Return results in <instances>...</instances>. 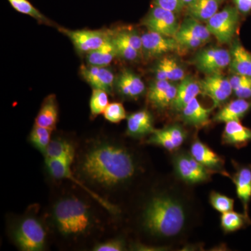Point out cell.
Returning a JSON list of instances; mask_svg holds the SVG:
<instances>
[{"mask_svg":"<svg viewBox=\"0 0 251 251\" xmlns=\"http://www.w3.org/2000/svg\"><path fill=\"white\" fill-rule=\"evenodd\" d=\"M108 93L105 91L93 89L90 102L91 115L98 116L103 114L109 105Z\"/></svg>","mask_w":251,"mask_h":251,"instance_id":"35","label":"cell"},{"mask_svg":"<svg viewBox=\"0 0 251 251\" xmlns=\"http://www.w3.org/2000/svg\"><path fill=\"white\" fill-rule=\"evenodd\" d=\"M224 0H195L188 5L187 14L189 17L199 21H207L219 11Z\"/></svg>","mask_w":251,"mask_h":251,"instance_id":"27","label":"cell"},{"mask_svg":"<svg viewBox=\"0 0 251 251\" xmlns=\"http://www.w3.org/2000/svg\"><path fill=\"white\" fill-rule=\"evenodd\" d=\"M113 34L103 45L86 54L87 64L98 67H108L114 59L117 57Z\"/></svg>","mask_w":251,"mask_h":251,"instance_id":"23","label":"cell"},{"mask_svg":"<svg viewBox=\"0 0 251 251\" xmlns=\"http://www.w3.org/2000/svg\"><path fill=\"white\" fill-rule=\"evenodd\" d=\"M211 111L212 109L204 108L196 98L189 102L181 112L183 121L185 123L201 127L209 123Z\"/></svg>","mask_w":251,"mask_h":251,"instance_id":"21","label":"cell"},{"mask_svg":"<svg viewBox=\"0 0 251 251\" xmlns=\"http://www.w3.org/2000/svg\"><path fill=\"white\" fill-rule=\"evenodd\" d=\"M143 57L151 59L164 54L179 50L181 49L174 37L162 35L148 30L141 34Z\"/></svg>","mask_w":251,"mask_h":251,"instance_id":"9","label":"cell"},{"mask_svg":"<svg viewBox=\"0 0 251 251\" xmlns=\"http://www.w3.org/2000/svg\"><path fill=\"white\" fill-rule=\"evenodd\" d=\"M238 198L244 206L245 215H248V206L251 199V167L243 166L237 170L233 177Z\"/></svg>","mask_w":251,"mask_h":251,"instance_id":"26","label":"cell"},{"mask_svg":"<svg viewBox=\"0 0 251 251\" xmlns=\"http://www.w3.org/2000/svg\"><path fill=\"white\" fill-rule=\"evenodd\" d=\"M113 41L116 47L117 57H120L124 60L128 61V62H134L139 59L140 57H143V54L140 51L135 49L133 46L126 42L121 38L118 37L115 34V31H114Z\"/></svg>","mask_w":251,"mask_h":251,"instance_id":"34","label":"cell"},{"mask_svg":"<svg viewBox=\"0 0 251 251\" xmlns=\"http://www.w3.org/2000/svg\"><path fill=\"white\" fill-rule=\"evenodd\" d=\"M249 217L245 214H241L235 211H229L224 213L221 217V224L223 229L226 232H235L242 228L246 222H249Z\"/></svg>","mask_w":251,"mask_h":251,"instance_id":"31","label":"cell"},{"mask_svg":"<svg viewBox=\"0 0 251 251\" xmlns=\"http://www.w3.org/2000/svg\"><path fill=\"white\" fill-rule=\"evenodd\" d=\"M52 130L34 125L31 130L29 140L33 146L42 153H45L46 149L51 140V133Z\"/></svg>","mask_w":251,"mask_h":251,"instance_id":"32","label":"cell"},{"mask_svg":"<svg viewBox=\"0 0 251 251\" xmlns=\"http://www.w3.org/2000/svg\"><path fill=\"white\" fill-rule=\"evenodd\" d=\"M251 108V103L247 99H239L226 105L214 117V121L226 122L240 121Z\"/></svg>","mask_w":251,"mask_h":251,"instance_id":"22","label":"cell"},{"mask_svg":"<svg viewBox=\"0 0 251 251\" xmlns=\"http://www.w3.org/2000/svg\"><path fill=\"white\" fill-rule=\"evenodd\" d=\"M148 143L158 145L168 151H172L176 150L175 144L172 141L171 138H170L169 135L167 133L165 128L153 130V133L151 134V137L148 140Z\"/></svg>","mask_w":251,"mask_h":251,"instance_id":"38","label":"cell"},{"mask_svg":"<svg viewBox=\"0 0 251 251\" xmlns=\"http://www.w3.org/2000/svg\"><path fill=\"white\" fill-rule=\"evenodd\" d=\"M239 12L237 7L226 6L206 21V27L220 44H229L232 41L239 24Z\"/></svg>","mask_w":251,"mask_h":251,"instance_id":"5","label":"cell"},{"mask_svg":"<svg viewBox=\"0 0 251 251\" xmlns=\"http://www.w3.org/2000/svg\"><path fill=\"white\" fill-rule=\"evenodd\" d=\"M199 82L201 93L212 100L214 107L220 106L224 103L233 92L229 79L221 74L207 75Z\"/></svg>","mask_w":251,"mask_h":251,"instance_id":"11","label":"cell"},{"mask_svg":"<svg viewBox=\"0 0 251 251\" xmlns=\"http://www.w3.org/2000/svg\"><path fill=\"white\" fill-rule=\"evenodd\" d=\"M211 206L219 212L224 213L232 211L234 209V201L232 198L217 192H212L209 196Z\"/></svg>","mask_w":251,"mask_h":251,"instance_id":"36","label":"cell"},{"mask_svg":"<svg viewBox=\"0 0 251 251\" xmlns=\"http://www.w3.org/2000/svg\"><path fill=\"white\" fill-rule=\"evenodd\" d=\"M115 34L121 38L126 42L138 50L143 54V44H142L141 35L133 29H123L120 31H115Z\"/></svg>","mask_w":251,"mask_h":251,"instance_id":"39","label":"cell"},{"mask_svg":"<svg viewBox=\"0 0 251 251\" xmlns=\"http://www.w3.org/2000/svg\"><path fill=\"white\" fill-rule=\"evenodd\" d=\"M148 30L162 35L174 37L179 29L176 14L168 10L153 6L142 21Z\"/></svg>","mask_w":251,"mask_h":251,"instance_id":"7","label":"cell"},{"mask_svg":"<svg viewBox=\"0 0 251 251\" xmlns=\"http://www.w3.org/2000/svg\"><path fill=\"white\" fill-rule=\"evenodd\" d=\"M115 88L125 98L138 99L145 93L146 86L140 75L129 69H125L116 77Z\"/></svg>","mask_w":251,"mask_h":251,"instance_id":"15","label":"cell"},{"mask_svg":"<svg viewBox=\"0 0 251 251\" xmlns=\"http://www.w3.org/2000/svg\"><path fill=\"white\" fill-rule=\"evenodd\" d=\"M251 141V129L242 125L240 121L226 122L223 133V142L237 148L246 146Z\"/></svg>","mask_w":251,"mask_h":251,"instance_id":"20","label":"cell"},{"mask_svg":"<svg viewBox=\"0 0 251 251\" xmlns=\"http://www.w3.org/2000/svg\"><path fill=\"white\" fill-rule=\"evenodd\" d=\"M174 38L182 49H196L204 44V43L200 39L179 30L175 34Z\"/></svg>","mask_w":251,"mask_h":251,"instance_id":"40","label":"cell"},{"mask_svg":"<svg viewBox=\"0 0 251 251\" xmlns=\"http://www.w3.org/2000/svg\"><path fill=\"white\" fill-rule=\"evenodd\" d=\"M233 93L239 99L251 98V77L232 74L229 77Z\"/></svg>","mask_w":251,"mask_h":251,"instance_id":"33","label":"cell"},{"mask_svg":"<svg viewBox=\"0 0 251 251\" xmlns=\"http://www.w3.org/2000/svg\"><path fill=\"white\" fill-rule=\"evenodd\" d=\"M179 31L187 33L196 39H200L203 43L207 42L211 34L206 26L200 23V21L191 17L186 18L179 26Z\"/></svg>","mask_w":251,"mask_h":251,"instance_id":"30","label":"cell"},{"mask_svg":"<svg viewBox=\"0 0 251 251\" xmlns=\"http://www.w3.org/2000/svg\"><path fill=\"white\" fill-rule=\"evenodd\" d=\"M183 1H184V3L186 6H188V5H189L190 4H191V3H193V1H195V0H182Z\"/></svg>","mask_w":251,"mask_h":251,"instance_id":"45","label":"cell"},{"mask_svg":"<svg viewBox=\"0 0 251 251\" xmlns=\"http://www.w3.org/2000/svg\"><path fill=\"white\" fill-rule=\"evenodd\" d=\"M81 171L94 184L111 188L131 179L135 166L133 157L125 149L104 143L94 147L86 153Z\"/></svg>","mask_w":251,"mask_h":251,"instance_id":"1","label":"cell"},{"mask_svg":"<svg viewBox=\"0 0 251 251\" xmlns=\"http://www.w3.org/2000/svg\"><path fill=\"white\" fill-rule=\"evenodd\" d=\"M14 240L22 251H39L45 247L46 232L39 220L27 217L18 225L14 230Z\"/></svg>","mask_w":251,"mask_h":251,"instance_id":"4","label":"cell"},{"mask_svg":"<svg viewBox=\"0 0 251 251\" xmlns=\"http://www.w3.org/2000/svg\"><path fill=\"white\" fill-rule=\"evenodd\" d=\"M234 3L239 12L247 14L251 11V0H234Z\"/></svg>","mask_w":251,"mask_h":251,"instance_id":"44","label":"cell"},{"mask_svg":"<svg viewBox=\"0 0 251 251\" xmlns=\"http://www.w3.org/2000/svg\"><path fill=\"white\" fill-rule=\"evenodd\" d=\"M103 115L107 121L114 124L120 123L122 120L127 118L125 107L118 102L109 103L103 112Z\"/></svg>","mask_w":251,"mask_h":251,"instance_id":"37","label":"cell"},{"mask_svg":"<svg viewBox=\"0 0 251 251\" xmlns=\"http://www.w3.org/2000/svg\"><path fill=\"white\" fill-rule=\"evenodd\" d=\"M46 164L49 170L50 174L52 175L53 177L56 179H68L72 180L73 182L75 183L83 188L85 191H87L90 196L98 201L102 206H103L105 209H108L110 212L116 213L118 211V209L112 204L107 202L103 198L99 196V195L96 194L93 191L88 189L85 185L82 184L78 179H77L73 175L72 170H71V165L62 161L54 159H46Z\"/></svg>","mask_w":251,"mask_h":251,"instance_id":"14","label":"cell"},{"mask_svg":"<svg viewBox=\"0 0 251 251\" xmlns=\"http://www.w3.org/2000/svg\"><path fill=\"white\" fill-rule=\"evenodd\" d=\"M174 167L180 179L190 184L203 182L210 176V170L202 166L191 154L180 153L175 156Z\"/></svg>","mask_w":251,"mask_h":251,"instance_id":"10","label":"cell"},{"mask_svg":"<svg viewBox=\"0 0 251 251\" xmlns=\"http://www.w3.org/2000/svg\"><path fill=\"white\" fill-rule=\"evenodd\" d=\"M44 155L46 159L59 160L72 165L75 156V150L69 142L55 139L51 140Z\"/></svg>","mask_w":251,"mask_h":251,"instance_id":"28","label":"cell"},{"mask_svg":"<svg viewBox=\"0 0 251 251\" xmlns=\"http://www.w3.org/2000/svg\"><path fill=\"white\" fill-rule=\"evenodd\" d=\"M80 74L82 78L93 89L103 90L110 94L115 87L116 77L108 67L82 64Z\"/></svg>","mask_w":251,"mask_h":251,"instance_id":"12","label":"cell"},{"mask_svg":"<svg viewBox=\"0 0 251 251\" xmlns=\"http://www.w3.org/2000/svg\"><path fill=\"white\" fill-rule=\"evenodd\" d=\"M125 249V244L122 239H113L108 242L97 244L94 247L95 251H122Z\"/></svg>","mask_w":251,"mask_h":251,"instance_id":"43","label":"cell"},{"mask_svg":"<svg viewBox=\"0 0 251 251\" xmlns=\"http://www.w3.org/2000/svg\"><path fill=\"white\" fill-rule=\"evenodd\" d=\"M167 133L171 137L172 141L175 144L176 149L179 148L186 139V133L182 127L179 125H172L166 127Z\"/></svg>","mask_w":251,"mask_h":251,"instance_id":"41","label":"cell"},{"mask_svg":"<svg viewBox=\"0 0 251 251\" xmlns=\"http://www.w3.org/2000/svg\"><path fill=\"white\" fill-rule=\"evenodd\" d=\"M230 62V52L221 48L202 50L198 52L194 60L198 70L207 75L221 74L229 67Z\"/></svg>","mask_w":251,"mask_h":251,"instance_id":"8","label":"cell"},{"mask_svg":"<svg viewBox=\"0 0 251 251\" xmlns=\"http://www.w3.org/2000/svg\"><path fill=\"white\" fill-rule=\"evenodd\" d=\"M229 69L233 74L251 77V53L239 43H235L230 51Z\"/></svg>","mask_w":251,"mask_h":251,"instance_id":"24","label":"cell"},{"mask_svg":"<svg viewBox=\"0 0 251 251\" xmlns=\"http://www.w3.org/2000/svg\"><path fill=\"white\" fill-rule=\"evenodd\" d=\"M156 79L170 82L181 81L185 76L184 69L173 57H164L157 62L154 67Z\"/></svg>","mask_w":251,"mask_h":251,"instance_id":"19","label":"cell"},{"mask_svg":"<svg viewBox=\"0 0 251 251\" xmlns=\"http://www.w3.org/2000/svg\"><path fill=\"white\" fill-rule=\"evenodd\" d=\"M9 4L18 12L27 15L35 19L38 23L46 25L53 26L54 24L49 18L36 9L28 0H7Z\"/></svg>","mask_w":251,"mask_h":251,"instance_id":"29","label":"cell"},{"mask_svg":"<svg viewBox=\"0 0 251 251\" xmlns=\"http://www.w3.org/2000/svg\"><path fill=\"white\" fill-rule=\"evenodd\" d=\"M153 6L168 10L175 14L181 12L186 6L182 0H153Z\"/></svg>","mask_w":251,"mask_h":251,"instance_id":"42","label":"cell"},{"mask_svg":"<svg viewBox=\"0 0 251 251\" xmlns=\"http://www.w3.org/2000/svg\"><path fill=\"white\" fill-rule=\"evenodd\" d=\"M201 93L200 82L191 76H185L177 86L176 97L173 107L176 111L181 112L189 102Z\"/></svg>","mask_w":251,"mask_h":251,"instance_id":"18","label":"cell"},{"mask_svg":"<svg viewBox=\"0 0 251 251\" xmlns=\"http://www.w3.org/2000/svg\"><path fill=\"white\" fill-rule=\"evenodd\" d=\"M177 86L170 81L158 80L151 82L148 91V99L154 108L163 110L173 105Z\"/></svg>","mask_w":251,"mask_h":251,"instance_id":"13","label":"cell"},{"mask_svg":"<svg viewBox=\"0 0 251 251\" xmlns=\"http://www.w3.org/2000/svg\"><path fill=\"white\" fill-rule=\"evenodd\" d=\"M54 218L59 230L66 236L84 234L92 224L88 206L77 198L59 201L54 207Z\"/></svg>","mask_w":251,"mask_h":251,"instance_id":"3","label":"cell"},{"mask_svg":"<svg viewBox=\"0 0 251 251\" xmlns=\"http://www.w3.org/2000/svg\"><path fill=\"white\" fill-rule=\"evenodd\" d=\"M58 30L72 41L77 52L87 54L103 45L113 34L111 29H77L59 27Z\"/></svg>","mask_w":251,"mask_h":251,"instance_id":"6","label":"cell"},{"mask_svg":"<svg viewBox=\"0 0 251 251\" xmlns=\"http://www.w3.org/2000/svg\"><path fill=\"white\" fill-rule=\"evenodd\" d=\"M145 228L157 237H172L184 228L186 212L181 203L168 196H158L149 202L143 214Z\"/></svg>","mask_w":251,"mask_h":251,"instance_id":"2","label":"cell"},{"mask_svg":"<svg viewBox=\"0 0 251 251\" xmlns=\"http://www.w3.org/2000/svg\"><path fill=\"white\" fill-rule=\"evenodd\" d=\"M153 119L148 110H141L127 117V134L140 138L151 134L153 130Z\"/></svg>","mask_w":251,"mask_h":251,"instance_id":"16","label":"cell"},{"mask_svg":"<svg viewBox=\"0 0 251 251\" xmlns=\"http://www.w3.org/2000/svg\"><path fill=\"white\" fill-rule=\"evenodd\" d=\"M59 110L55 96L46 97L36 117L35 125L53 130L58 121Z\"/></svg>","mask_w":251,"mask_h":251,"instance_id":"25","label":"cell"},{"mask_svg":"<svg viewBox=\"0 0 251 251\" xmlns=\"http://www.w3.org/2000/svg\"><path fill=\"white\" fill-rule=\"evenodd\" d=\"M190 154L210 171H218L224 166L222 158L201 140L193 142L190 150Z\"/></svg>","mask_w":251,"mask_h":251,"instance_id":"17","label":"cell"}]
</instances>
